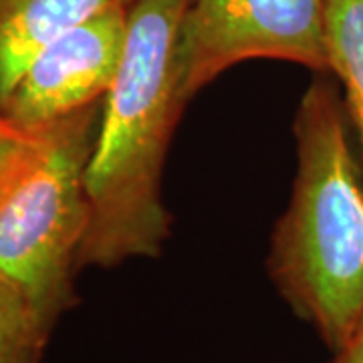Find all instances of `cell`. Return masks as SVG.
<instances>
[{
  "label": "cell",
  "instance_id": "obj_8",
  "mask_svg": "<svg viewBox=\"0 0 363 363\" xmlns=\"http://www.w3.org/2000/svg\"><path fill=\"white\" fill-rule=\"evenodd\" d=\"M51 331L25 293L0 277V363H40Z\"/></svg>",
  "mask_w": 363,
  "mask_h": 363
},
{
  "label": "cell",
  "instance_id": "obj_2",
  "mask_svg": "<svg viewBox=\"0 0 363 363\" xmlns=\"http://www.w3.org/2000/svg\"><path fill=\"white\" fill-rule=\"evenodd\" d=\"M347 109L323 79L297 117L295 190L272 245V274L291 305L337 353L363 327V166Z\"/></svg>",
  "mask_w": 363,
  "mask_h": 363
},
{
  "label": "cell",
  "instance_id": "obj_1",
  "mask_svg": "<svg viewBox=\"0 0 363 363\" xmlns=\"http://www.w3.org/2000/svg\"><path fill=\"white\" fill-rule=\"evenodd\" d=\"M190 0H133L117 77L101 104L85 186L89 228L81 267L156 257L169 233L162 174L174 125L188 101L180 63Z\"/></svg>",
  "mask_w": 363,
  "mask_h": 363
},
{
  "label": "cell",
  "instance_id": "obj_10",
  "mask_svg": "<svg viewBox=\"0 0 363 363\" xmlns=\"http://www.w3.org/2000/svg\"><path fill=\"white\" fill-rule=\"evenodd\" d=\"M333 363H363V327L343 350L335 353Z\"/></svg>",
  "mask_w": 363,
  "mask_h": 363
},
{
  "label": "cell",
  "instance_id": "obj_6",
  "mask_svg": "<svg viewBox=\"0 0 363 363\" xmlns=\"http://www.w3.org/2000/svg\"><path fill=\"white\" fill-rule=\"evenodd\" d=\"M121 2L133 0H0V105L51 43Z\"/></svg>",
  "mask_w": 363,
  "mask_h": 363
},
{
  "label": "cell",
  "instance_id": "obj_3",
  "mask_svg": "<svg viewBox=\"0 0 363 363\" xmlns=\"http://www.w3.org/2000/svg\"><path fill=\"white\" fill-rule=\"evenodd\" d=\"M101 104L28 131L0 184V277L51 325L77 303L73 272L89 228L85 176Z\"/></svg>",
  "mask_w": 363,
  "mask_h": 363
},
{
  "label": "cell",
  "instance_id": "obj_7",
  "mask_svg": "<svg viewBox=\"0 0 363 363\" xmlns=\"http://www.w3.org/2000/svg\"><path fill=\"white\" fill-rule=\"evenodd\" d=\"M327 59L345 87V109L363 157V0L327 2Z\"/></svg>",
  "mask_w": 363,
  "mask_h": 363
},
{
  "label": "cell",
  "instance_id": "obj_5",
  "mask_svg": "<svg viewBox=\"0 0 363 363\" xmlns=\"http://www.w3.org/2000/svg\"><path fill=\"white\" fill-rule=\"evenodd\" d=\"M130 4L93 14L51 43L28 65L0 111L23 131H37L101 104L123 59Z\"/></svg>",
  "mask_w": 363,
  "mask_h": 363
},
{
  "label": "cell",
  "instance_id": "obj_4",
  "mask_svg": "<svg viewBox=\"0 0 363 363\" xmlns=\"http://www.w3.org/2000/svg\"><path fill=\"white\" fill-rule=\"evenodd\" d=\"M329 0H190L182 23L184 93L248 59H283L329 71Z\"/></svg>",
  "mask_w": 363,
  "mask_h": 363
},
{
  "label": "cell",
  "instance_id": "obj_9",
  "mask_svg": "<svg viewBox=\"0 0 363 363\" xmlns=\"http://www.w3.org/2000/svg\"><path fill=\"white\" fill-rule=\"evenodd\" d=\"M30 133L16 128L9 117L0 111V184L6 178L9 169L13 168L16 157L25 150Z\"/></svg>",
  "mask_w": 363,
  "mask_h": 363
}]
</instances>
